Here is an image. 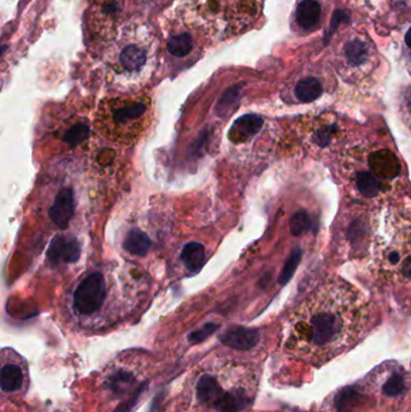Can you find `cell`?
Returning a JSON list of instances; mask_svg holds the SVG:
<instances>
[{"mask_svg": "<svg viewBox=\"0 0 411 412\" xmlns=\"http://www.w3.org/2000/svg\"><path fill=\"white\" fill-rule=\"evenodd\" d=\"M365 297L345 282H330L292 313L285 348L299 362L323 366L355 346L368 322Z\"/></svg>", "mask_w": 411, "mask_h": 412, "instance_id": "1", "label": "cell"}, {"mask_svg": "<svg viewBox=\"0 0 411 412\" xmlns=\"http://www.w3.org/2000/svg\"><path fill=\"white\" fill-rule=\"evenodd\" d=\"M183 19L201 34L230 38L260 19L263 0H183Z\"/></svg>", "mask_w": 411, "mask_h": 412, "instance_id": "2", "label": "cell"}, {"mask_svg": "<svg viewBox=\"0 0 411 412\" xmlns=\"http://www.w3.org/2000/svg\"><path fill=\"white\" fill-rule=\"evenodd\" d=\"M105 61L116 73H143L158 52V40L145 24H124L116 39L105 46Z\"/></svg>", "mask_w": 411, "mask_h": 412, "instance_id": "3", "label": "cell"}, {"mask_svg": "<svg viewBox=\"0 0 411 412\" xmlns=\"http://www.w3.org/2000/svg\"><path fill=\"white\" fill-rule=\"evenodd\" d=\"M377 263L388 280L411 282V211L388 217L377 240Z\"/></svg>", "mask_w": 411, "mask_h": 412, "instance_id": "4", "label": "cell"}, {"mask_svg": "<svg viewBox=\"0 0 411 412\" xmlns=\"http://www.w3.org/2000/svg\"><path fill=\"white\" fill-rule=\"evenodd\" d=\"M127 0H91L86 10V27L92 43L106 46L123 28Z\"/></svg>", "mask_w": 411, "mask_h": 412, "instance_id": "5", "label": "cell"}, {"mask_svg": "<svg viewBox=\"0 0 411 412\" xmlns=\"http://www.w3.org/2000/svg\"><path fill=\"white\" fill-rule=\"evenodd\" d=\"M337 52L339 70L344 76L362 77L372 71L375 49L368 36L353 33L342 40Z\"/></svg>", "mask_w": 411, "mask_h": 412, "instance_id": "6", "label": "cell"}, {"mask_svg": "<svg viewBox=\"0 0 411 412\" xmlns=\"http://www.w3.org/2000/svg\"><path fill=\"white\" fill-rule=\"evenodd\" d=\"M106 297L104 276L101 273L88 275L74 293V308L81 315L99 311Z\"/></svg>", "mask_w": 411, "mask_h": 412, "instance_id": "7", "label": "cell"}, {"mask_svg": "<svg viewBox=\"0 0 411 412\" xmlns=\"http://www.w3.org/2000/svg\"><path fill=\"white\" fill-rule=\"evenodd\" d=\"M362 168L368 170L374 178L382 182L386 187H388L390 182L400 178V162L396 154L387 149H372L367 154V161Z\"/></svg>", "mask_w": 411, "mask_h": 412, "instance_id": "8", "label": "cell"}, {"mask_svg": "<svg viewBox=\"0 0 411 412\" xmlns=\"http://www.w3.org/2000/svg\"><path fill=\"white\" fill-rule=\"evenodd\" d=\"M81 254V245L75 236L56 235L51 240L47 250V258L52 264H69L78 262Z\"/></svg>", "mask_w": 411, "mask_h": 412, "instance_id": "9", "label": "cell"}, {"mask_svg": "<svg viewBox=\"0 0 411 412\" xmlns=\"http://www.w3.org/2000/svg\"><path fill=\"white\" fill-rule=\"evenodd\" d=\"M110 117L116 126L136 124L148 111V103L145 101L117 99L108 104Z\"/></svg>", "mask_w": 411, "mask_h": 412, "instance_id": "10", "label": "cell"}, {"mask_svg": "<svg viewBox=\"0 0 411 412\" xmlns=\"http://www.w3.org/2000/svg\"><path fill=\"white\" fill-rule=\"evenodd\" d=\"M196 34L201 33L193 27L175 28L167 39V51L169 54L176 58L188 57L196 49Z\"/></svg>", "mask_w": 411, "mask_h": 412, "instance_id": "11", "label": "cell"}, {"mask_svg": "<svg viewBox=\"0 0 411 412\" xmlns=\"http://www.w3.org/2000/svg\"><path fill=\"white\" fill-rule=\"evenodd\" d=\"M74 210L73 191L70 189H63L59 191L57 197L55 198L54 204L49 210V215L59 229H66L69 226L70 220L74 216Z\"/></svg>", "mask_w": 411, "mask_h": 412, "instance_id": "12", "label": "cell"}, {"mask_svg": "<svg viewBox=\"0 0 411 412\" xmlns=\"http://www.w3.org/2000/svg\"><path fill=\"white\" fill-rule=\"evenodd\" d=\"M340 133L339 124L334 120H316L308 129V141L310 145L323 150L330 147Z\"/></svg>", "mask_w": 411, "mask_h": 412, "instance_id": "13", "label": "cell"}, {"mask_svg": "<svg viewBox=\"0 0 411 412\" xmlns=\"http://www.w3.org/2000/svg\"><path fill=\"white\" fill-rule=\"evenodd\" d=\"M221 341L225 346L230 347L234 350L248 351L256 346L260 341V333L256 329L251 328L230 327L220 336Z\"/></svg>", "mask_w": 411, "mask_h": 412, "instance_id": "14", "label": "cell"}, {"mask_svg": "<svg viewBox=\"0 0 411 412\" xmlns=\"http://www.w3.org/2000/svg\"><path fill=\"white\" fill-rule=\"evenodd\" d=\"M262 126H263V119L260 116L255 115V114L241 116L229 129V140L234 144L246 143L248 140L253 139V136L260 131Z\"/></svg>", "mask_w": 411, "mask_h": 412, "instance_id": "15", "label": "cell"}, {"mask_svg": "<svg viewBox=\"0 0 411 412\" xmlns=\"http://www.w3.org/2000/svg\"><path fill=\"white\" fill-rule=\"evenodd\" d=\"M323 16V6L318 0H302L295 9V22L303 31L318 27Z\"/></svg>", "mask_w": 411, "mask_h": 412, "instance_id": "16", "label": "cell"}, {"mask_svg": "<svg viewBox=\"0 0 411 412\" xmlns=\"http://www.w3.org/2000/svg\"><path fill=\"white\" fill-rule=\"evenodd\" d=\"M251 404V394L244 388L225 393L213 408L218 412H240Z\"/></svg>", "mask_w": 411, "mask_h": 412, "instance_id": "17", "label": "cell"}, {"mask_svg": "<svg viewBox=\"0 0 411 412\" xmlns=\"http://www.w3.org/2000/svg\"><path fill=\"white\" fill-rule=\"evenodd\" d=\"M225 394L221 385L211 375H203L197 383V398L203 404H216Z\"/></svg>", "mask_w": 411, "mask_h": 412, "instance_id": "18", "label": "cell"}, {"mask_svg": "<svg viewBox=\"0 0 411 412\" xmlns=\"http://www.w3.org/2000/svg\"><path fill=\"white\" fill-rule=\"evenodd\" d=\"M323 87L315 77H304L295 84V96L302 103H311L323 96Z\"/></svg>", "mask_w": 411, "mask_h": 412, "instance_id": "19", "label": "cell"}, {"mask_svg": "<svg viewBox=\"0 0 411 412\" xmlns=\"http://www.w3.org/2000/svg\"><path fill=\"white\" fill-rule=\"evenodd\" d=\"M123 247L129 253L145 256L151 247V240L148 238V235L140 231L139 228H133L126 235Z\"/></svg>", "mask_w": 411, "mask_h": 412, "instance_id": "20", "label": "cell"}, {"mask_svg": "<svg viewBox=\"0 0 411 412\" xmlns=\"http://www.w3.org/2000/svg\"><path fill=\"white\" fill-rule=\"evenodd\" d=\"M183 259L187 269L192 273H198L206 262V248L201 243H188L183 247L181 252Z\"/></svg>", "mask_w": 411, "mask_h": 412, "instance_id": "21", "label": "cell"}, {"mask_svg": "<svg viewBox=\"0 0 411 412\" xmlns=\"http://www.w3.org/2000/svg\"><path fill=\"white\" fill-rule=\"evenodd\" d=\"M24 373L20 366L16 364H8L3 366L0 374V386L5 393H12L22 387Z\"/></svg>", "mask_w": 411, "mask_h": 412, "instance_id": "22", "label": "cell"}, {"mask_svg": "<svg viewBox=\"0 0 411 412\" xmlns=\"http://www.w3.org/2000/svg\"><path fill=\"white\" fill-rule=\"evenodd\" d=\"M136 382V378L126 370H116L106 378V388L110 389L113 394H123L127 389L131 388Z\"/></svg>", "mask_w": 411, "mask_h": 412, "instance_id": "23", "label": "cell"}, {"mask_svg": "<svg viewBox=\"0 0 411 412\" xmlns=\"http://www.w3.org/2000/svg\"><path fill=\"white\" fill-rule=\"evenodd\" d=\"M313 229V218L307 211L295 212L290 221V231L295 236L305 234Z\"/></svg>", "mask_w": 411, "mask_h": 412, "instance_id": "24", "label": "cell"}, {"mask_svg": "<svg viewBox=\"0 0 411 412\" xmlns=\"http://www.w3.org/2000/svg\"><path fill=\"white\" fill-rule=\"evenodd\" d=\"M89 136V127L83 122L76 124L73 127L69 128L63 135L62 140L68 144L69 146L74 147L82 141H85Z\"/></svg>", "mask_w": 411, "mask_h": 412, "instance_id": "25", "label": "cell"}, {"mask_svg": "<svg viewBox=\"0 0 411 412\" xmlns=\"http://www.w3.org/2000/svg\"><path fill=\"white\" fill-rule=\"evenodd\" d=\"M300 258H302V250L295 248L292 252L291 256L288 257V261H286V264L283 266L281 275H280L279 282L281 285H286L291 280L299 262H300Z\"/></svg>", "mask_w": 411, "mask_h": 412, "instance_id": "26", "label": "cell"}, {"mask_svg": "<svg viewBox=\"0 0 411 412\" xmlns=\"http://www.w3.org/2000/svg\"><path fill=\"white\" fill-rule=\"evenodd\" d=\"M382 389H384V393L387 396H398V394L403 393L405 391V381H404L403 376L398 373L392 374L387 378V381L385 382Z\"/></svg>", "mask_w": 411, "mask_h": 412, "instance_id": "27", "label": "cell"}, {"mask_svg": "<svg viewBox=\"0 0 411 412\" xmlns=\"http://www.w3.org/2000/svg\"><path fill=\"white\" fill-rule=\"evenodd\" d=\"M218 324L215 323H206L203 326L202 328H199L197 331H192L190 336H188V341L191 343H201L204 340L208 339L211 334H213L215 331H218Z\"/></svg>", "mask_w": 411, "mask_h": 412, "instance_id": "28", "label": "cell"}, {"mask_svg": "<svg viewBox=\"0 0 411 412\" xmlns=\"http://www.w3.org/2000/svg\"><path fill=\"white\" fill-rule=\"evenodd\" d=\"M148 382H145L140 386L139 388L136 389V393L133 394L132 398H129L128 401H124L122 404L117 406L116 410L113 412H131L133 408H136V403L139 401L140 396L143 394L146 387H148Z\"/></svg>", "mask_w": 411, "mask_h": 412, "instance_id": "29", "label": "cell"}, {"mask_svg": "<svg viewBox=\"0 0 411 412\" xmlns=\"http://www.w3.org/2000/svg\"><path fill=\"white\" fill-rule=\"evenodd\" d=\"M402 54L405 58L407 66L411 71V21L407 24V29L404 31L403 38H402Z\"/></svg>", "mask_w": 411, "mask_h": 412, "instance_id": "30", "label": "cell"}]
</instances>
